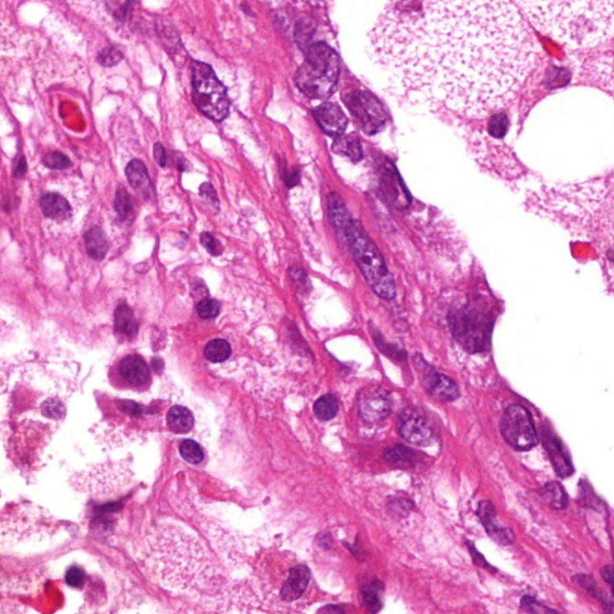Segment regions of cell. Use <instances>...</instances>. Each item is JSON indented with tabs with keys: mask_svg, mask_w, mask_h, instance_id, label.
Returning a JSON list of instances; mask_svg holds the SVG:
<instances>
[{
	"mask_svg": "<svg viewBox=\"0 0 614 614\" xmlns=\"http://www.w3.org/2000/svg\"><path fill=\"white\" fill-rule=\"evenodd\" d=\"M369 39L391 85L467 117L512 102L539 53L512 0H389Z\"/></svg>",
	"mask_w": 614,
	"mask_h": 614,
	"instance_id": "cell-1",
	"label": "cell"
},
{
	"mask_svg": "<svg viewBox=\"0 0 614 614\" xmlns=\"http://www.w3.org/2000/svg\"><path fill=\"white\" fill-rule=\"evenodd\" d=\"M541 33L570 48L606 43L613 32V0H512Z\"/></svg>",
	"mask_w": 614,
	"mask_h": 614,
	"instance_id": "cell-2",
	"label": "cell"
},
{
	"mask_svg": "<svg viewBox=\"0 0 614 614\" xmlns=\"http://www.w3.org/2000/svg\"><path fill=\"white\" fill-rule=\"evenodd\" d=\"M338 235L343 244L347 245L358 267L375 294L386 300L394 299L396 296L394 278L380 250L360 226L352 220L338 232Z\"/></svg>",
	"mask_w": 614,
	"mask_h": 614,
	"instance_id": "cell-3",
	"label": "cell"
},
{
	"mask_svg": "<svg viewBox=\"0 0 614 614\" xmlns=\"http://www.w3.org/2000/svg\"><path fill=\"white\" fill-rule=\"evenodd\" d=\"M340 77L338 53L323 43H314L296 71V83L309 99L324 100L335 93Z\"/></svg>",
	"mask_w": 614,
	"mask_h": 614,
	"instance_id": "cell-4",
	"label": "cell"
},
{
	"mask_svg": "<svg viewBox=\"0 0 614 614\" xmlns=\"http://www.w3.org/2000/svg\"><path fill=\"white\" fill-rule=\"evenodd\" d=\"M193 100L199 111L216 122L223 120L230 112V100L225 87L210 66L193 63Z\"/></svg>",
	"mask_w": 614,
	"mask_h": 614,
	"instance_id": "cell-5",
	"label": "cell"
},
{
	"mask_svg": "<svg viewBox=\"0 0 614 614\" xmlns=\"http://www.w3.org/2000/svg\"><path fill=\"white\" fill-rule=\"evenodd\" d=\"M501 432L509 446L528 451L538 444V433L530 413L520 404L509 406L501 419Z\"/></svg>",
	"mask_w": 614,
	"mask_h": 614,
	"instance_id": "cell-6",
	"label": "cell"
},
{
	"mask_svg": "<svg viewBox=\"0 0 614 614\" xmlns=\"http://www.w3.org/2000/svg\"><path fill=\"white\" fill-rule=\"evenodd\" d=\"M346 105L367 135L378 133L386 125L388 114L384 106L369 91H353L348 95Z\"/></svg>",
	"mask_w": 614,
	"mask_h": 614,
	"instance_id": "cell-7",
	"label": "cell"
},
{
	"mask_svg": "<svg viewBox=\"0 0 614 614\" xmlns=\"http://www.w3.org/2000/svg\"><path fill=\"white\" fill-rule=\"evenodd\" d=\"M397 430L399 436L413 446H431L436 439L433 425L421 409L407 408L401 413Z\"/></svg>",
	"mask_w": 614,
	"mask_h": 614,
	"instance_id": "cell-8",
	"label": "cell"
},
{
	"mask_svg": "<svg viewBox=\"0 0 614 614\" xmlns=\"http://www.w3.org/2000/svg\"><path fill=\"white\" fill-rule=\"evenodd\" d=\"M23 39L0 6V72L8 70L22 54Z\"/></svg>",
	"mask_w": 614,
	"mask_h": 614,
	"instance_id": "cell-9",
	"label": "cell"
},
{
	"mask_svg": "<svg viewBox=\"0 0 614 614\" xmlns=\"http://www.w3.org/2000/svg\"><path fill=\"white\" fill-rule=\"evenodd\" d=\"M359 412L367 422L385 420L391 413V399L384 389L370 388L359 395Z\"/></svg>",
	"mask_w": 614,
	"mask_h": 614,
	"instance_id": "cell-10",
	"label": "cell"
},
{
	"mask_svg": "<svg viewBox=\"0 0 614 614\" xmlns=\"http://www.w3.org/2000/svg\"><path fill=\"white\" fill-rule=\"evenodd\" d=\"M542 443L545 449L547 450L551 463L553 465L556 473L560 478H569L573 474V465H572L570 456L567 454L565 446L558 436L554 435L553 431L547 425L542 427Z\"/></svg>",
	"mask_w": 614,
	"mask_h": 614,
	"instance_id": "cell-11",
	"label": "cell"
},
{
	"mask_svg": "<svg viewBox=\"0 0 614 614\" xmlns=\"http://www.w3.org/2000/svg\"><path fill=\"white\" fill-rule=\"evenodd\" d=\"M314 117L320 129L329 136H342L343 132L347 129V117L335 103H322L318 107L314 108Z\"/></svg>",
	"mask_w": 614,
	"mask_h": 614,
	"instance_id": "cell-12",
	"label": "cell"
},
{
	"mask_svg": "<svg viewBox=\"0 0 614 614\" xmlns=\"http://www.w3.org/2000/svg\"><path fill=\"white\" fill-rule=\"evenodd\" d=\"M478 515L487 534L496 542L501 545H510L515 541V535L512 533V530L507 525H503L501 522H498L496 510L490 501L479 503Z\"/></svg>",
	"mask_w": 614,
	"mask_h": 614,
	"instance_id": "cell-13",
	"label": "cell"
},
{
	"mask_svg": "<svg viewBox=\"0 0 614 614\" xmlns=\"http://www.w3.org/2000/svg\"><path fill=\"white\" fill-rule=\"evenodd\" d=\"M122 380L135 386H143L151 380V372L146 361L138 355H127L119 364Z\"/></svg>",
	"mask_w": 614,
	"mask_h": 614,
	"instance_id": "cell-14",
	"label": "cell"
},
{
	"mask_svg": "<svg viewBox=\"0 0 614 614\" xmlns=\"http://www.w3.org/2000/svg\"><path fill=\"white\" fill-rule=\"evenodd\" d=\"M309 577L311 573L305 565L293 567L289 577L282 586L281 595L283 600L294 601L299 599L309 586Z\"/></svg>",
	"mask_w": 614,
	"mask_h": 614,
	"instance_id": "cell-15",
	"label": "cell"
},
{
	"mask_svg": "<svg viewBox=\"0 0 614 614\" xmlns=\"http://www.w3.org/2000/svg\"><path fill=\"white\" fill-rule=\"evenodd\" d=\"M426 389L437 399L451 402L460 397V389L450 377L441 373H433L425 382Z\"/></svg>",
	"mask_w": 614,
	"mask_h": 614,
	"instance_id": "cell-16",
	"label": "cell"
},
{
	"mask_svg": "<svg viewBox=\"0 0 614 614\" xmlns=\"http://www.w3.org/2000/svg\"><path fill=\"white\" fill-rule=\"evenodd\" d=\"M127 175L129 183L131 184L132 188H135L137 193L142 195V197L151 199L154 196V188L151 185L149 174L142 161L133 160L127 164Z\"/></svg>",
	"mask_w": 614,
	"mask_h": 614,
	"instance_id": "cell-17",
	"label": "cell"
},
{
	"mask_svg": "<svg viewBox=\"0 0 614 614\" xmlns=\"http://www.w3.org/2000/svg\"><path fill=\"white\" fill-rule=\"evenodd\" d=\"M41 209L48 219L63 222L71 216V206L66 198L58 193H46L41 198Z\"/></svg>",
	"mask_w": 614,
	"mask_h": 614,
	"instance_id": "cell-18",
	"label": "cell"
},
{
	"mask_svg": "<svg viewBox=\"0 0 614 614\" xmlns=\"http://www.w3.org/2000/svg\"><path fill=\"white\" fill-rule=\"evenodd\" d=\"M167 424L172 431L185 433L193 428L195 425V417L191 410L186 407L174 406L167 415Z\"/></svg>",
	"mask_w": 614,
	"mask_h": 614,
	"instance_id": "cell-19",
	"label": "cell"
},
{
	"mask_svg": "<svg viewBox=\"0 0 614 614\" xmlns=\"http://www.w3.org/2000/svg\"><path fill=\"white\" fill-rule=\"evenodd\" d=\"M114 327L116 331L125 336L131 338L133 335H136L138 330V324H137L136 318L133 316L132 309L127 305L122 304L118 306L114 314Z\"/></svg>",
	"mask_w": 614,
	"mask_h": 614,
	"instance_id": "cell-20",
	"label": "cell"
},
{
	"mask_svg": "<svg viewBox=\"0 0 614 614\" xmlns=\"http://www.w3.org/2000/svg\"><path fill=\"white\" fill-rule=\"evenodd\" d=\"M333 151L336 154L347 156L348 159L352 160L353 162H359L362 159L360 141L358 140L357 137L352 136V135L338 136V140L333 142Z\"/></svg>",
	"mask_w": 614,
	"mask_h": 614,
	"instance_id": "cell-21",
	"label": "cell"
},
{
	"mask_svg": "<svg viewBox=\"0 0 614 614\" xmlns=\"http://www.w3.org/2000/svg\"><path fill=\"white\" fill-rule=\"evenodd\" d=\"M540 493L545 501L549 503V507L557 509V510L567 509V503H569L567 494L564 490L563 485L558 481H549L546 483Z\"/></svg>",
	"mask_w": 614,
	"mask_h": 614,
	"instance_id": "cell-22",
	"label": "cell"
},
{
	"mask_svg": "<svg viewBox=\"0 0 614 614\" xmlns=\"http://www.w3.org/2000/svg\"><path fill=\"white\" fill-rule=\"evenodd\" d=\"M383 584L378 581H373L366 584L361 591V600L367 610L371 612H378L382 608V595H383Z\"/></svg>",
	"mask_w": 614,
	"mask_h": 614,
	"instance_id": "cell-23",
	"label": "cell"
},
{
	"mask_svg": "<svg viewBox=\"0 0 614 614\" xmlns=\"http://www.w3.org/2000/svg\"><path fill=\"white\" fill-rule=\"evenodd\" d=\"M85 244L88 254L94 259H102L107 254V239L105 237V233L99 228L89 230L85 234Z\"/></svg>",
	"mask_w": 614,
	"mask_h": 614,
	"instance_id": "cell-24",
	"label": "cell"
},
{
	"mask_svg": "<svg viewBox=\"0 0 614 614\" xmlns=\"http://www.w3.org/2000/svg\"><path fill=\"white\" fill-rule=\"evenodd\" d=\"M230 354H232V348H230V343L227 342L226 340H221V338L212 340L206 344V349H204V355L211 362L226 361L230 357Z\"/></svg>",
	"mask_w": 614,
	"mask_h": 614,
	"instance_id": "cell-25",
	"label": "cell"
},
{
	"mask_svg": "<svg viewBox=\"0 0 614 614\" xmlns=\"http://www.w3.org/2000/svg\"><path fill=\"white\" fill-rule=\"evenodd\" d=\"M314 413L320 420H331L338 412V399L333 395H324L314 404Z\"/></svg>",
	"mask_w": 614,
	"mask_h": 614,
	"instance_id": "cell-26",
	"label": "cell"
},
{
	"mask_svg": "<svg viewBox=\"0 0 614 614\" xmlns=\"http://www.w3.org/2000/svg\"><path fill=\"white\" fill-rule=\"evenodd\" d=\"M385 460L393 463H412L417 454L404 446H395L384 451Z\"/></svg>",
	"mask_w": 614,
	"mask_h": 614,
	"instance_id": "cell-27",
	"label": "cell"
},
{
	"mask_svg": "<svg viewBox=\"0 0 614 614\" xmlns=\"http://www.w3.org/2000/svg\"><path fill=\"white\" fill-rule=\"evenodd\" d=\"M573 581L576 583L577 586H580L581 589L588 593V594H591V596H594V597H597V599H600L601 602L604 604V606H608L610 607L611 612L613 611V606H612V601L606 600V596L599 591L597 589V586H596V582L591 578V576H588V575H577L575 578H573Z\"/></svg>",
	"mask_w": 614,
	"mask_h": 614,
	"instance_id": "cell-28",
	"label": "cell"
},
{
	"mask_svg": "<svg viewBox=\"0 0 614 614\" xmlns=\"http://www.w3.org/2000/svg\"><path fill=\"white\" fill-rule=\"evenodd\" d=\"M179 449H180V455L183 456L184 460L188 461L190 463H201L204 459V451L197 441L186 439L180 444Z\"/></svg>",
	"mask_w": 614,
	"mask_h": 614,
	"instance_id": "cell-29",
	"label": "cell"
},
{
	"mask_svg": "<svg viewBox=\"0 0 614 614\" xmlns=\"http://www.w3.org/2000/svg\"><path fill=\"white\" fill-rule=\"evenodd\" d=\"M116 210L118 211V214L122 220L130 219L133 215L131 199L124 188H120L118 191L117 198H116Z\"/></svg>",
	"mask_w": 614,
	"mask_h": 614,
	"instance_id": "cell-30",
	"label": "cell"
},
{
	"mask_svg": "<svg viewBox=\"0 0 614 614\" xmlns=\"http://www.w3.org/2000/svg\"><path fill=\"white\" fill-rule=\"evenodd\" d=\"M220 303L214 299H204L197 305L198 314L204 319L215 318L220 314Z\"/></svg>",
	"mask_w": 614,
	"mask_h": 614,
	"instance_id": "cell-31",
	"label": "cell"
},
{
	"mask_svg": "<svg viewBox=\"0 0 614 614\" xmlns=\"http://www.w3.org/2000/svg\"><path fill=\"white\" fill-rule=\"evenodd\" d=\"M520 610L529 612V613H556V611L551 610L549 607H545L538 602L536 599L527 595L520 600Z\"/></svg>",
	"mask_w": 614,
	"mask_h": 614,
	"instance_id": "cell-32",
	"label": "cell"
},
{
	"mask_svg": "<svg viewBox=\"0 0 614 614\" xmlns=\"http://www.w3.org/2000/svg\"><path fill=\"white\" fill-rule=\"evenodd\" d=\"M507 118L504 114H497L490 122V132L493 136L503 137L507 131Z\"/></svg>",
	"mask_w": 614,
	"mask_h": 614,
	"instance_id": "cell-33",
	"label": "cell"
},
{
	"mask_svg": "<svg viewBox=\"0 0 614 614\" xmlns=\"http://www.w3.org/2000/svg\"><path fill=\"white\" fill-rule=\"evenodd\" d=\"M43 162L47 167L53 169H65L71 164L70 160L61 153L48 154L43 160Z\"/></svg>",
	"mask_w": 614,
	"mask_h": 614,
	"instance_id": "cell-34",
	"label": "cell"
},
{
	"mask_svg": "<svg viewBox=\"0 0 614 614\" xmlns=\"http://www.w3.org/2000/svg\"><path fill=\"white\" fill-rule=\"evenodd\" d=\"M289 274H291L292 280L301 292L309 291L311 287H309V278H307L304 269H301L300 267H292L289 269Z\"/></svg>",
	"mask_w": 614,
	"mask_h": 614,
	"instance_id": "cell-35",
	"label": "cell"
},
{
	"mask_svg": "<svg viewBox=\"0 0 614 614\" xmlns=\"http://www.w3.org/2000/svg\"><path fill=\"white\" fill-rule=\"evenodd\" d=\"M201 243H202L203 246L206 248V251L211 256H220L222 254V251H223V248L220 244V241L215 239L210 233H202V235H201Z\"/></svg>",
	"mask_w": 614,
	"mask_h": 614,
	"instance_id": "cell-36",
	"label": "cell"
},
{
	"mask_svg": "<svg viewBox=\"0 0 614 614\" xmlns=\"http://www.w3.org/2000/svg\"><path fill=\"white\" fill-rule=\"evenodd\" d=\"M468 545L469 553L472 556V559H473V563L475 565H478V567H483V569H486L488 571L497 572L496 569H493L490 564L487 563V560L483 558V554L479 552L478 549H475V546H474L473 542H467Z\"/></svg>",
	"mask_w": 614,
	"mask_h": 614,
	"instance_id": "cell-37",
	"label": "cell"
},
{
	"mask_svg": "<svg viewBox=\"0 0 614 614\" xmlns=\"http://www.w3.org/2000/svg\"><path fill=\"white\" fill-rule=\"evenodd\" d=\"M282 179L285 180V183H286L288 188H292L293 186H296L300 182V172L298 171V169H293V171H288L286 167V164L283 162L282 164Z\"/></svg>",
	"mask_w": 614,
	"mask_h": 614,
	"instance_id": "cell-38",
	"label": "cell"
},
{
	"mask_svg": "<svg viewBox=\"0 0 614 614\" xmlns=\"http://www.w3.org/2000/svg\"><path fill=\"white\" fill-rule=\"evenodd\" d=\"M66 581L71 586H80L85 582V571L80 567H71L66 573Z\"/></svg>",
	"mask_w": 614,
	"mask_h": 614,
	"instance_id": "cell-39",
	"label": "cell"
},
{
	"mask_svg": "<svg viewBox=\"0 0 614 614\" xmlns=\"http://www.w3.org/2000/svg\"><path fill=\"white\" fill-rule=\"evenodd\" d=\"M199 193H201V196L203 198H206L208 202H210L214 206H219L217 195H216L215 190L211 186L210 184H203L201 188H199Z\"/></svg>",
	"mask_w": 614,
	"mask_h": 614,
	"instance_id": "cell-40",
	"label": "cell"
},
{
	"mask_svg": "<svg viewBox=\"0 0 614 614\" xmlns=\"http://www.w3.org/2000/svg\"><path fill=\"white\" fill-rule=\"evenodd\" d=\"M154 156L155 160H156V162H157V164H159L161 167H164V166H166V162H167V156H166V151H164V146H161L160 143H157V144H155Z\"/></svg>",
	"mask_w": 614,
	"mask_h": 614,
	"instance_id": "cell-41",
	"label": "cell"
},
{
	"mask_svg": "<svg viewBox=\"0 0 614 614\" xmlns=\"http://www.w3.org/2000/svg\"><path fill=\"white\" fill-rule=\"evenodd\" d=\"M122 58V54L117 51V50H108L107 52H105V61L103 63L105 64H116L119 59Z\"/></svg>",
	"mask_w": 614,
	"mask_h": 614,
	"instance_id": "cell-42",
	"label": "cell"
},
{
	"mask_svg": "<svg viewBox=\"0 0 614 614\" xmlns=\"http://www.w3.org/2000/svg\"><path fill=\"white\" fill-rule=\"evenodd\" d=\"M601 576L610 584L611 588L613 586V569H612L611 565H607V567H604L601 569Z\"/></svg>",
	"mask_w": 614,
	"mask_h": 614,
	"instance_id": "cell-43",
	"label": "cell"
}]
</instances>
